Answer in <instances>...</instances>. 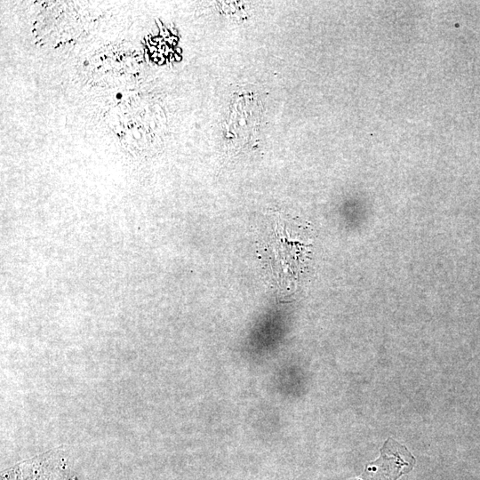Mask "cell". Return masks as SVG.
Returning a JSON list of instances; mask_svg holds the SVG:
<instances>
[{
    "label": "cell",
    "mask_w": 480,
    "mask_h": 480,
    "mask_svg": "<svg viewBox=\"0 0 480 480\" xmlns=\"http://www.w3.org/2000/svg\"><path fill=\"white\" fill-rule=\"evenodd\" d=\"M414 458L408 449L393 440L386 441L380 450V456L367 464L360 478L352 480H398L399 477L412 471Z\"/></svg>",
    "instance_id": "1"
},
{
    "label": "cell",
    "mask_w": 480,
    "mask_h": 480,
    "mask_svg": "<svg viewBox=\"0 0 480 480\" xmlns=\"http://www.w3.org/2000/svg\"><path fill=\"white\" fill-rule=\"evenodd\" d=\"M150 53H151V54H154V53H156V52H157V48H156L155 46H150Z\"/></svg>",
    "instance_id": "2"
},
{
    "label": "cell",
    "mask_w": 480,
    "mask_h": 480,
    "mask_svg": "<svg viewBox=\"0 0 480 480\" xmlns=\"http://www.w3.org/2000/svg\"><path fill=\"white\" fill-rule=\"evenodd\" d=\"M158 56H159V55H158V53H157V52H156V53H154V54H152V58H153V59H155V58H157Z\"/></svg>",
    "instance_id": "3"
},
{
    "label": "cell",
    "mask_w": 480,
    "mask_h": 480,
    "mask_svg": "<svg viewBox=\"0 0 480 480\" xmlns=\"http://www.w3.org/2000/svg\"><path fill=\"white\" fill-rule=\"evenodd\" d=\"M116 97H117V99H121L122 98V95L119 93V94H117Z\"/></svg>",
    "instance_id": "4"
},
{
    "label": "cell",
    "mask_w": 480,
    "mask_h": 480,
    "mask_svg": "<svg viewBox=\"0 0 480 480\" xmlns=\"http://www.w3.org/2000/svg\"><path fill=\"white\" fill-rule=\"evenodd\" d=\"M174 57H175V59H176L177 61H180V60L181 59V57H180L179 55H174Z\"/></svg>",
    "instance_id": "5"
},
{
    "label": "cell",
    "mask_w": 480,
    "mask_h": 480,
    "mask_svg": "<svg viewBox=\"0 0 480 480\" xmlns=\"http://www.w3.org/2000/svg\"><path fill=\"white\" fill-rule=\"evenodd\" d=\"M163 63H164V58H162V59H161V61H160V62H159V64H163Z\"/></svg>",
    "instance_id": "6"
},
{
    "label": "cell",
    "mask_w": 480,
    "mask_h": 480,
    "mask_svg": "<svg viewBox=\"0 0 480 480\" xmlns=\"http://www.w3.org/2000/svg\"><path fill=\"white\" fill-rule=\"evenodd\" d=\"M153 61L156 62V63H158V62H159V61H158V58H155V59H153Z\"/></svg>",
    "instance_id": "7"
},
{
    "label": "cell",
    "mask_w": 480,
    "mask_h": 480,
    "mask_svg": "<svg viewBox=\"0 0 480 480\" xmlns=\"http://www.w3.org/2000/svg\"><path fill=\"white\" fill-rule=\"evenodd\" d=\"M177 52H178V53H181V49H179V48H178V49H177Z\"/></svg>",
    "instance_id": "8"
}]
</instances>
